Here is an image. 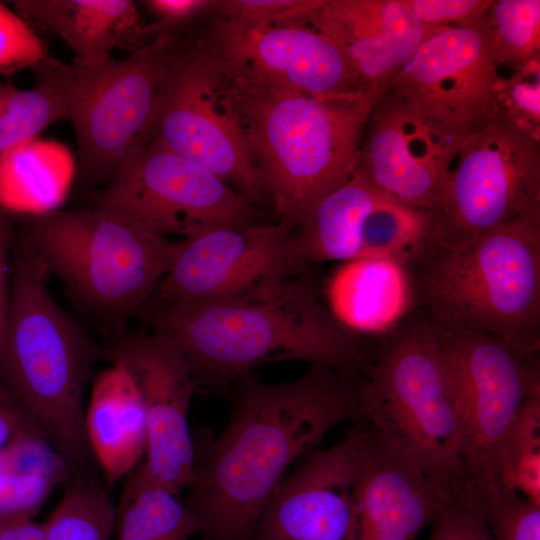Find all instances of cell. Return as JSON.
<instances>
[{"label":"cell","mask_w":540,"mask_h":540,"mask_svg":"<svg viewBox=\"0 0 540 540\" xmlns=\"http://www.w3.org/2000/svg\"><path fill=\"white\" fill-rule=\"evenodd\" d=\"M231 399L217 437L192 433L194 479L184 502L202 522L201 540H252L289 467L337 426L361 421L356 385L323 365L282 383L248 375Z\"/></svg>","instance_id":"cell-1"},{"label":"cell","mask_w":540,"mask_h":540,"mask_svg":"<svg viewBox=\"0 0 540 540\" xmlns=\"http://www.w3.org/2000/svg\"><path fill=\"white\" fill-rule=\"evenodd\" d=\"M297 275L232 298L148 301L140 313L154 332L178 347L197 388L230 391L233 383L269 362L294 360L342 373L354 370L363 359L358 337L320 301L310 277Z\"/></svg>","instance_id":"cell-2"},{"label":"cell","mask_w":540,"mask_h":540,"mask_svg":"<svg viewBox=\"0 0 540 540\" xmlns=\"http://www.w3.org/2000/svg\"><path fill=\"white\" fill-rule=\"evenodd\" d=\"M210 59L265 195L282 221L300 226L354 174L368 114L388 88L313 96L248 80Z\"/></svg>","instance_id":"cell-3"},{"label":"cell","mask_w":540,"mask_h":540,"mask_svg":"<svg viewBox=\"0 0 540 540\" xmlns=\"http://www.w3.org/2000/svg\"><path fill=\"white\" fill-rule=\"evenodd\" d=\"M13 253L0 385L69 466L81 465L90 452L83 394L97 350L50 294L44 269L16 245Z\"/></svg>","instance_id":"cell-4"},{"label":"cell","mask_w":540,"mask_h":540,"mask_svg":"<svg viewBox=\"0 0 540 540\" xmlns=\"http://www.w3.org/2000/svg\"><path fill=\"white\" fill-rule=\"evenodd\" d=\"M423 259L429 320L539 352L540 202L464 251L433 247Z\"/></svg>","instance_id":"cell-5"},{"label":"cell","mask_w":540,"mask_h":540,"mask_svg":"<svg viewBox=\"0 0 540 540\" xmlns=\"http://www.w3.org/2000/svg\"><path fill=\"white\" fill-rule=\"evenodd\" d=\"M356 395L362 422L452 499L467 497L458 414L427 319L385 339Z\"/></svg>","instance_id":"cell-6"},{"label":"cell","mask_w":540,"mask_h":540,"mask_svg":"<svg viewBox=\"0 0 540 540\" xmlns=\"http://www.w3.org/2000/svg\"><path fill=\"white\" fill-rule=\"evenodd\" d=\"M13 242L46 274L56 275L82 306L108 320L140 313L177 243L98 208L34 216Z\"/></svg>","instance_id":"cell-7"},{"label":"cell","mask_w":540,"mask_h":540,"mask_svg":"<svg viewBox=\"0 0 540 540\" xmlns=\"http://www.w3.org/2000/svg\"><path fill=\"white\" fill-rule=\"evenodd\" d=\"M460 423L467 497L483 506L501 493L503 443L526 402L540 393L539 352L493 336L434 323Z\"/></svg>","instance_id":"cell-8"},{"label":"cell","mask_w":540,"mask_h":540,"mask_svg":"<svg viewBox=\"0 0 540 540\" xmlns=\"http://www.w3.org/2000/svg\"><path fill=\"white\" fill-rule=\"evenodd\" d=\"M171 55V34H164L120 60L81 65L47 57L33 67L63 97L82 165L93 176L111 180L146 140Z\"/></svg>","instance_id":"cell-9"},{"label":"cell","mask_w":540,"mask_h":540,"mask_svg":"<svg viewBox=\"0 0 540 540\" xmlns=\"http://www.w3.org/2000/svg\"><path fill=\"white\" fill-rule=\"evenodd\" d=\"M540 202V139L497 120L467 133L445 174L434 247L464 251Z\"/></svg>","instance_id":"cell-10"},{"label":"cell","mask_w":540,"mask_h":540,"mask_svg":"<svg viewBox=\"0 0 540 540\" xmlns=\"http://www.w3.org/2000/svg\"><path fill=\"white\" fill-rule=\"evenodd\" d=\"M254 203L197 162L147 139L122 162L95 208L180 241L252 223Z\"/></svg>","instance_id":"cell-11"},{"label":"cell","mask_w":540,"mask_h":540,"mask_svg":"<svg viewBox=\"0 0 540 540\" xmlns=\"http://www.w3.org/2000/svg\"><path fill=\"white\" fill-rule=\"evenodd\" d=\"M147 139L209 169L254 204L266 196L216 69L198 47L184 55L172 53Z\"/></svg>","instance_id":"cell-12"},{"label":"cell","mask_w":540,"mask_h":540,"mask_svg":"<svg viewBox=\"0 0 540 540\" xmlns=\"http://www.w3.org/2000/svg\"><path fill=\"white\" fill-rule=\"evenodd\" d=\"M483 13L458 25L436 27L390 84L392 91L459 136L499 120L501 76Z\"/></svg>","instance_id":"cell-13"},{"label":"cell","mask_w":540,"mask_h":540,"mask_svg":"<svg viewBox=\"0 0 540 540\" xmlns=\"http://www.w3.org/2000/svg\"><path fill=\"white\" fill-rule=\"evenodd\" d=\"M133 375L146 420L144 460L138 477L180 495L194 479V443L188 414L197 390L190 366L166 336L130 334L108 350Z\"/></svg>","instance_id":"cell-14"},{"label":"cell","mask_w":540,"mask_h":540,"mask_svg":"<svg viewBox=\"0 0 540 540\" xmlns=\"http://www.w3.org/2000/svg\"><path fill=\"white\" fill-rule=\"evenodd\" d=\"M220 67L264 85L313 96L368 91L338 47L308 23L242 27L218 20L197 46Z\"/></svg>","instance_id":"cell-15"},{"label":"cell","mask_w":540,"mask_h":540,"mask_svg":"<svg viewBox=\"0 0 540 540\" xmlns=\"http://www.w3.org/2000/svg\"><path fill=\"white\" fill-rule=\"evenodd\" d=\"M464 136L451 133L389 87L370 109L354 173L409 205L436 210Z\"/></svg>","instance_id":"cell-16"},{"label":"cell","mask_w":540,"mask_h":540,"mask_svg":"<svg viewBox=\"0 0 540 540\" xmlns=\"http://www.w3.org/2000/svg\"><path fill=\"white\" fill-rule=\"evenodd\" d=\"M292 225L222 226L177 241L164 277L149 301L199 303L232 298L287 278Z\"/></svg>","instance_id":"cell-17"},{"label":"cell","mask_w":540,"mask_h":540,"mask_svg":"<svg viewBox=\"0 0 540 540\" xmlns=\"http://www.w3.org/2000/svg\"><path fill=\"white\" fill-rule=\"evenodd\" d=\"M368 426L304 458L265 507L252 540H353L355 484Z\"/></svg>","instance_id":"cell-18"},{"label":"cell","mask_w":540,"mask_h":540,"mask_svg":"<svg viewBox=\"0 0 540 540\" xmlns=\"http://www.w3.org/2000/svg\"><path fill=\"white\" fill-rule=\"evenodd\" d=\"M453 501L368 426L356 476L353 540H415Z\"/></svg>","instance_id":"cell-19"},{"label":"cell","mask_w":540,"mask_h":540,"mask_svg":"<svg viewBox=\"0 0 540 540\" xmlns=\"http://www.w3.org/2000/svg\"><path fill=\"white\" fill-rule=\"evenodd\" d=\"M307 23L329 38L368 90L391 81L436 28L400 0H323Z\"/></svg>","instance_id":"cell-20"},{"label":"cell","mask_w":540,"mask_h":540,"mask_svg":"<svg viewBox=\"0 0 540 540\" xmlns=\"http://www.w3.org/2000/svg\"><path fill=\"white\" fill-rule=\"evenodd\" d=\"M17 14L60 37L75 63L93 65L111 58L117 47L130 51L151 41L147 26L130 0H21Z\"/></svg>","instance_id":"cell-21"},{"label":"cell","mask_w":540,"mask_h":540,"mask_svg":"<svg viewBox=\"0 0 540 540\" xmlns=\"http://www.w3.org/2000/svg\"><path fill=\"white\" fill-rule=\"evenodd\" d=\"M109 361L93 379L84 423L90 452L107 478L118 480L144 456L146 420L133 375L122 361Z\"/></svg>","instance_id":"cell-22"},{"label":"cell","mask_w":540,"mask_h":540,"mask_svg":"<svg viewBox=\"0 0 540 540\" xmlns=\"http://www.w3.org/2000/svg\"><path fill=\"white\" fill-rule=\"evenodd\" d=\"M328 309L352 332L385 334L407 314L413 285L406 265L384 258L343 262L326 285Z\"/></svg>","instance_id":"cell-23"},{"label":"cell","mask_w":540,"mask_h":540,"mask_svg":"<svg viewBox=\"0 0 540 540\" xmlns=\"http://www.w3.org/2000/svg\"><path fill=\"white\" fill-rule=\"evenodd\" d=\"M75 160L62 143L33 139L0 153V210L40 216L58 210L68 195Z\"/></svg>","instance_id":"cell-24"},{"label":"cell","mask_w":540,"mask_h":540,"mask_svg":"<svg viewBox=\"0 0 540 540\" xmlns=\"http://www.w3.org/2000/svg\"><path fill=\"white\" fill-rule=\"evenodd\" d=\"M36 424L0 450V520L33 518L69 476V464Z\"/></svg>","instance_id":"cell-25"},{"label":"cell","mask_w":540,"mask_h":540,"mask_svg":"<svg viewBox=\"0 0 540 540\" xmlns=\"http://www.w3.org/2000/svg\"><path fill=\"white\" fill-rule=\"evenodd\" d=\"M117 540H190L202 522L180 495L138 477L134 472L116 508Z\"/></svg>","instance_id":"cell-26"},{"label":"cell","mask_w":540,"mask_h":540,"mask_svg":"<svg viewBox=\"0 0 540 540\" xmlns=\"http://www.w3.org/2000/svg\"><path fill=\"white\" fill-rule=\"evenodd\" d=\"M495 61L520 70L540 61V1L498 0L484 11Z\"/></svg>","instance_id":"cell-27"},{"label":"cell","mask_w":540,"mask_h":540,"mask_svg":"<svg viewBox=\"0 0 540 540\" xmlns=\"http://www.w3.org/2000/svg\"><path fill=\"white\" fill-rule=\"evenodd\" d=\"M116 507L107 491L78 481L44 522V540H111Z\"/></svg>","instance_id":"cell-28"},{"label":"cell","mask_w":540,"mask_h":540,"mask_svg":"<svg viewBox=\"0 0 540 540\" xmlns=\"http://www.w3.org/2000/svg\"><path fill=\"white\" fill-rule=\"evenodd\" d=\"M27 90L0 85V153L38 138L49 125L67 119L59 91L48 81Z\"/></svg>","instance_id":"cell-29"},{"label":"cell","mask_w":540,"mask_h":540,"mask_svg":"<svg viewBox=\"0 0 540 540\" xmlns=\"http://www.w3.org/2000/svg\"><path fill=\"white\" fill-rule=\"evenodd\" d=\"M501 493H516L540 504V393L524 405L500 452Z\"/></svg>","instance_id":"cell-30"},{"label":"cell","mask_w":540,"mask_h":540,"mask_svg":"<svg viewBox=\"0 0 540 540\" xmlns=\"http://www.w3.org/2000/svg\"><path fill=\"white\" fill-rule=\"evenodd\" d=\"M497 105L500 121L540 139V61L501 76Z\"/></svg>","instance_id":"cell-31"},{"label":"cell","mask_w":540,"mask_h":540,"mask_svg":"<svg viewBox=\"0 0 540 540\" xmlns=\"http://www.w3.org/2000/svg\"><path fill=\"white\" fill-rule=\"evenodd\" d=\"M323 0H223L215 10L228 24L265 27L288 23H307Z\"/></svg>","instance_id":"cell-32"},{"label":"cell","mask_w":540,"mask_h":540,"mask_svg":"<svg viewBox=\"0 0 540 540\" xmlns=\"http://www.w3.org/2000/svg\"><path fill=\"white\" fill-rule=\"evenodd\" d=\"M481 509L492 540H540V504L502 492Z\"/></svg>","instance_id":"cell-33"},{"label":"cell","mask_w":540,"mask_h":540,"mask_svg":"<svg viewBox=\"0 0 540 540\" xmlns=\"http://www.w3.org/2000/svg\"><path fill=\"white\" fill-rule=\"evenodd\" d=\"M47 57L46 45L32 27L5 6L0 13V74L33 68Z\"/></svg>","instance_id":"cell-34"},{"label":"cell","mask_w":540,"mask_h":540,"mask_svg":"<svg viewBox=\"0 0 540 540\" xmlns=\"http://www.w3.org/2000/svg\"><path fill=\"white\" fill-rule=\"evenodd\" d=\"M431 524L429 540H492L482 509L466 498L448 503Z\"/></svg>","instance_id":"cell-35"},{"label":"cell","mask_w":540,"mask_h":540,"mask_svg":"<svg viewBox=\"0 0 540 540\" xmlns=\"http://www.w3.org/2000/svg\"><path fill=\"white\" fill-rule=\"evenodd\" d=\"M421 23L429 26H453L484 12L491 0H400Z\"/></svg>","instance_id":"cell-36"},{"label":"cell","mask_w":540,"mask_h":540,"mask_svg":"<svg viewBox=\"0 0 540 540\" xmlns=\"http://www.w3.org/2000/svg\"><path fill=\"white\" fill-rule=\"evenodd\" d=\"M145 5L158 17V22L148 26L149 35L156 37L170 34V30L199 14L215 9L218 1L209 0H149Z\"/></svg>","instance_id":"cell-37"},{"label":"cell","mask_w":540,"mask_h":540,"mask_svg":"<svg viewBox=\"0 0 540 540\" xmlns=\"http://www.w3.org/2000/svg\"><path fill=\"white\" fill-rule=\"evenodd\" d=\"M13 240L11 220L0 210V355L10 310L12 265L9 261Z\"/></svg>","instance_id":"cell-38"},{"label":"cell","mask_w":540,"mask_h":540,"mask_svg":"<svg viewBox=\"0 0 540 540\" xmlns=\"http://www.w3.org/2000/svg\"><path fill=\"white\" fill-rule=\"evenodd\" d=\"M36 424L0 385V450L27 427Z\"/></svg>","instance_id":"cell-39"},{"label":"cell","mask_w":540,"mask_h":540,"mask_svg":"<svg viewBox=\"0 0 540 540\" xmlns=\"http://www.w3.org/2000/svg\"><path fill=\"white\" fill-rule=\"evenodd\" d=\"M44 523L33 518H19L4 522L0 540H44Z\"/></svg>","instance_id":"cell-40"},{"label":"cell","mask_w":540,"mask_h":540,"mask_svg":"<svg viewBox=\"0 0 540 540\" xmlns=\"http://www.w3.org/2000/svg\"><path fill=\"white\" fill-rule=\"evenodd\" d=\"M5 5H3L2 3H0V13L2 12V10L4 9Z\"/></svg>","instance_id":"cell-41"},{"label":"cell","mask_w":540,"mask_h":540,"mask_svg":"<svg viewBox=\"0 0 540 540\" xmlns=\"http://www.w3.org/2000/svg\"><path fill=\"white\" fill-rule=\"evenodd\" d=\"M3 525H4V522H2V521L0 520V532H1L2 528H3Z\"/></svg>","instance_id":"cell-42"}]
</instances>
